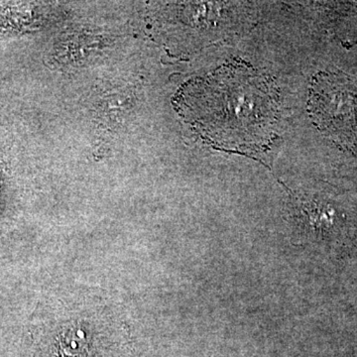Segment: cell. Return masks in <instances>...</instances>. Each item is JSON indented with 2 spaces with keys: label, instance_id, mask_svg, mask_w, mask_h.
Returning <instances> with one entry per match:
<instances>
[{
  "label": "cell",
  "instance_id": "7a4b0ae2",
  "mask_svg": "<svg viewBox=\"0 0 357 357\" xmlns=\"http://www.w3.org/2000/svg\"><path fill=\"white\" fill-rule=\"evenodd\" d=\"M309 112L321 132L340 147L357 153V81L340 73L314 77Z\"/></svg>",
  "mask_w": 357,
  "mask_h": 357
},
{
  "label": "cell",
  "instance_id": "6da1fadb",
  "mask_svg": "<svg viewBox=\"0 0 357 357\" xmlns=\"http://www.w3.org/2000/svg\"><path fill=\"white\" fill-rule=\"evenodd\" d=\"M181 114L213 146L256 153L269 146L280 114L269 79L243 63L225 65L185 84Z\"/></svg>",
  "mask_w": 357,
  "mask_h": 357
}]
</instances>
